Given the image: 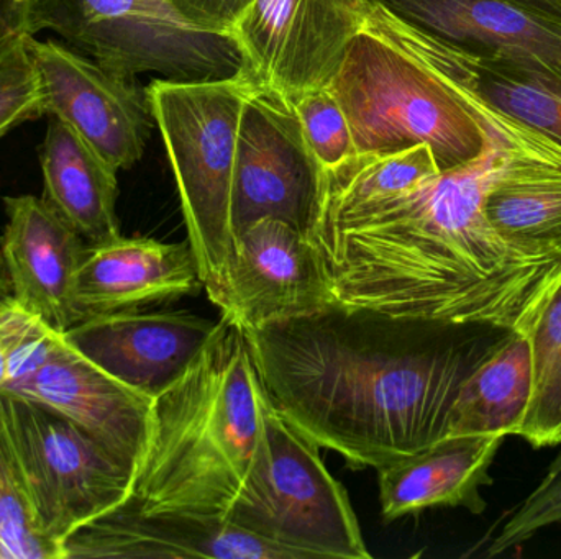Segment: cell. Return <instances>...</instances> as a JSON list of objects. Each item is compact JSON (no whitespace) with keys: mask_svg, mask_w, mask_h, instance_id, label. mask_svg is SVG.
I'll return each mask as SVG.
<instances>
[{"mask_svg":"<svg viewBox=\"0 0 561 559\" xmlns=\"http://www.w3.org/2000/svg\"><path fill=\"white\" fill-rule=\"evenodd\" d=\"M0 559H65L58 541L43 532L19 456L0 414Z\"/></svg>","mask_w":561,"mask_h":559,"instance_id":"26","label":"cell"},{"mask_svg":"<svg viewBox=\"0 0 561 559\" xmlns=\"http://www.w3.org/2000/svg\"><path fill=\"white\" fill-rule=\"evenodd\" d=\"M503 435L444 436L432 445L396 459L378 471L379 502L386 522L425 509H486L481 488L491 485L490 468Z\"/></svg>","mask_w":561,"mask_h":559,"instance_id":"20","label":"cell"},{"mask_svg":"<svg viewBox=\"0 0 561 559\" xmlns=\"http://www.w3.org/2000/svg\"><path fill=\"white\" fill-rule=\"evenodd\" d=\"M28 35V0H0V53Z\"/></svg>","mask_w":561,"mask_h":559,"instance_id":"32","label":"cell"},{"mask_svg":"<svg viewBox=\"0 0 561 559\" xmlns=\"http://www.w3.org/2000/svg\"><path fill=\"white\" fill-rule=\"evenodd\" d=\"M506 151L493 141L412 189L320 217L307 238L335 304L529 334L561 266L517 258L484 216Z\"/></svg>","mask_w":561,"mask_h":559,"instance_id":"2","label":"cell"},{"mask_svg":"<svg viewBox=\"0 0 561 559\" xmlns=\"http://www.w3.org/2000/svg\"><path fill=\"white\" fill-rule=\"evenodd\" d=\"M483 209L493 232L517 258L561 266V147L507 150Z\"/></svg>","mask_w":561,"mask_h":559,"instance_id":"19","label":"cell"},{"mask_svg":"<svg viewBox=\"0 0 561 559\" xmlns=\"http://www.w3.org/2000/svg\"><path fill=\"white\" fill-rule=\"evenodd\" d=\"M510 330L333 304L242 330L270 399L352 469H379L448 435L471 371Z\"/></svg>","mask_w":561,"mask_h":559,"instance_id":"1","label":"cell"},{"mask_svg":"<svg viewBox=\"0 0 561 559\" xmlns=\"http://www.w3.org/2000/svg\"><path fill=\"white\" fill-rule=\"evenodd\" d=\"M304 137L323 171H333L356 154L345 112L329 88L294 98Z\"/></svg>","mask_w":561,"mask_h":559,"instance_id":"27","label":"cell"},{"mask_svg":"<svg viewBox=\"0 0 561 559\" xmlns=\"http://www.w3.org/2000/svg\"><path fill=\"white\" fill-rule=\"evenodd\" d=\"M534 394L520 436L534 449L561 443V281L529 330Z\"/></svg>","mask_w":561,"mask_h":559,"instance_id":"25","label":"cell"},{"mask_svg":"<svg viewBox=\"0 0 561 559\" xmlns=\"http://www.w3.org/2000/svg\"><path fill=\"white\" fill-rule=\"evenodd\" d=\"M2 393L43 404L78 423L122 465L137 473L151 433L153 400L95 366L66 341H56L42 364L10 381Z\"/></svg>","mask_w":561,"mask_h":559,"instance_id":"13","label":"cell"},{"mask_svg":"<svg viewBox=\"0 0 561 559\" xmlns=\"http://www.w3.org/2000/svg\"><path fill=\"white\" fill-rule=\"evenodd\" d=\"M62 550L65 559H294L224 519L140 514L122 505L72 532Z\"/></svg>","mask_w":561,"mask_h":559,"instance_id":"16","label":"cell"},{"mask_svg":"<svg viewBox=\"0 0 561 559\" xmlns=\"http://www.w3.org/2000/svg\"><path fill=\"white\" fill-rule=\"evenodd\" d=\"M468 55L474 89L484 104L561 147V72L533 62Z\"/></svg>","mask_w":561,"mask_h":559,"instance_id":"23","label":"cell"},{"mask_svg":"<svg viewBox=\"0 0 561 559\" xmlns=\"http://www.w3.org/2000/svg\"><path fill=\"white\" fill-rule=\"evenodd\" d=\"M526 7L530 12L561 23V0H511Z\"/></svg>","mask_w":561,"mask_h":559,"instance_id":"33","label":"cell"},{"mask_svg":"<svg viewBox=\"0 0 561 559\" xmlns=\"http://www.w3.org/2000/svg\"><path fill=\"white\" fill-rule=\"evenodd\" d=\"M204 288L190 243L124 238L89 246L76 276L81 321L111 312L178 301Z\"/></svg>","mask_w":561,"mask_h":559,"instance_id":"17","label":"cell"},{"mask_svg":"<svg viewBox=\"0 0 561 559\" xmlns=\"http://www.w3.org/2000/svg\"><path fill=\"white\" fill-rule=\"evenodd\" d=\"M10 380L9 361H7L5 353L0 348V393L5 389L7 383Z\"/></svg>","mask_w":561,"mask_h":559,"instance_id":"34","label":"cell"},{"mask_svg":"<svg viewBox=\"0 0 561 559\" xmlns=\"http://www.w3.org/2000/svg\"><path fill=\"white\" fill-rule=\"evenodd\" d=\"M561 469V452L557 455V458L553 459L552 465L549 466V471L547 475H553V473L560 471Z\"/></svg>","mask_w":561,"mask_h":559,"instance_id":"35","label":"cell"},{"mask_svg":"<svg viewBox=\"0 0 561 559\" xmlns=\"http://www.w3.org/2000/svg\"><path fill=\"white\" fill-rule=\"evenodd\" d=\"M412 25L478 56L561 72V23L511 0H375Z\"/></svg>","mask_w":561,"mask_h":559,"instance_id":"18","label":"cell"},{"mask_svg":"<svg viewBox=\"0 0 561 559\" xmlns=\"http://www.w3.org/2000/svg\"><path fill=\"white\" fill-rule=\"evenodd\" d=\"M206 292L224 321L240 330L335 304L312 243L306 233L278 219L256 220L233 233L226 272Z\"/></svg>","mask_w":561,"mask_h":559,"instance_id":"11","label":"cell"},{"mask_svg":"<svg viewBox=\"0 0 561 559\" xmlns=\"http://www.w3.org/2000/svg\"><path fill=\"white\" fill-rule=\"evenodd\" d=\"M262 391L242 330L220 318L186 373L153 400L147 452L122 508L226 517L259 443Z\"/></svg>","mask_w":561,"mask_h":559,"instance_id":"4","label":"cell"},{"mask_svg":"<svg viewBox=\"0 0 561 559\" xmlns=\"http://www.w3.org/2000/svg\"><path fill=\"white\" fill-rule=\"evenodd\" d=\"M438 173L437 161L427 144L394 153L355 154L342 166L327 171L322 207L317 220L404 193Z\"/></svg>","mask_w":561,"mask_h":559,"instance_id":"24","label":"cell"},{"mask_svg":"<svg viewBox=\"0 0 561 559\" xmlns=\"http://www.w3.org/2000/svg\"><path fill=\"white\" fill-rule=\"evenodd\" d=\"M368 0H255L232 30L256 84L294 101L329 88Z\"/></svg>","mask_w":561,"mask_h":559,"instance_id":"10","label":"cell"},{"mask_svg":"<svg viewBox=\"0 0 561 559\" xmlns=\"http://www.w3.org/2000/svg\"><path fill=\"white\" fill-rule=\"evenodd\" d=\"M560 522L561 469L553 475H547L539 488L514 512L513 517L504 524L500 535L494 538L490 550L486 551V557L493 558L504 551L513 550L533 538L537 532Z\"/></svg>","mask_w":561,"mask_h":559,"instance_id":"30","label":"cell"},{"mask_svg":"<svg viewBox=\"0 0 561 559\" xmlns=\"http://www.w3.org/2000/svg\"><path fill=\"white\" fill-rule=\"evenodd\" d=\"M28 25L127 78L214 81L245 69L232 35L199 28L168 0H28Z\"/></svg>","mask_w":561,"mask_h":559,"instance_id":"7","label":"cell"},{"mask_svg":"<svg viewBox=\"0 0 561 559\" xmlns=\"http://www.w3.org/2000/svg\"><path fill=\"white\" fill-rule=\"evenodd\" d=\"M3 206L7 225L0 256L10 295L53 330L66 334L81 322L75 284L88 242L45 199L3 197Z\"/></svg>","mask_w":561,"mask_h":559,"instance_id":"15","label":"cell"},{"mask_svg":"<svg viewBox=\"0 0 561 559\" xmlns=\"http://www.w3.org/2000/svg\"><path fill=\"white\" fill-rule=\"evenodd\" d=\"M473 79L468 51L368 0L329 89L345 112L356 154L427 144L442 173L477 160L493 141L516 150L549 140L496 114Z\"/></svg>","mask_w":561,"mask_h":559,"instance_id":"3","label":"cell"},{"mask_svg":"<svg viewBox=\"0 0 561 559\" xmlns=\"http://www.w3.org/2000/svg\"><path fill=\"white\" fill-rule=\"evenodd\" d=\"M255 84L247 69L214 81H167L147 85L180 193L187 243L204 289L219 284L232 252L233 170L240 117Z\"/></svg>","mask_w":561,"mask_h":559,"instance_id":"5","label":"cell"},{"mask_svg":"<svg viewBox=\"0 0 561 559\" xmlns=\"http://www.w3.org/2000/svg\"><path fill=\"white\" fill-rule=\"evenodd\" d=\"M43 199L88 242L104 245L117 240L118 171L78 131L49 117L39 148Z\"/></svg>","mask_w":561,"mask_h":559,"instance_id":"21","label":"cell"},{"mask_svg":"<svg viewBox=\"0 0 561 559\" xmlns=\"http://www.w3.org/2000/svg\"><path fill=\"white\" fill-rule=\"evenodd\" d=\"M259 443L224 521L294 559H369L345 488L327 471L313 440L294 427L263 387Z\"/></svg>","mask_w":561,"mask_h":559,"instance_id":"6","label":"cell"},{"mask_svg":"<svg viewBox=\"0 0 561 559\" xmlns=\"http://www.w3.org/2000/svg\"><path fill=\"white\" fill-rule=\"evenodd\" d=\"M325 171L310 151L293 102L253 84L237 138L232 233L278 219L309 235L322 207Z\"/></svg>","mask_w":561,"mask_h":559,"instance_id":"9","label":"cell"},{"mask_svg":"<svg viewBox=\"0 0 561 559\" xmlns=\"http://www.w3.org/2000/svg\"><path fill=\"white\" fill-rule=\"evenodd\" d=\"M45 115L78 131L115 170L144 156L153 130L147 89L76 49L26 36Z\"/></svg>","mask_w":561,"mask_h":559,"instance_id":"12","label":"cell"},{"mask_svg":"<svg viewBox=\"0 0 561 559\" xmlns=\"http://www.w3.org/2000/svg\"><path fill=\"white\" fill-rule=\"evenodd\" d=\"M0 414L43 532L62 541L127 501L134 473L56 410L0 393Z\"/></svg>","mask_w":561,"mask_h":559,"instance_id":"8","label":"cell"},{"mask_svg":"<svg viewBox=\"0 0 561 559\" xmlns=\"http://www.w3.org/2000/svg\"><path fill=\"white\" fill-rule=\"evenodd\" d=\"M61 335L12 295L0 299V348L9 361V383L42 364Z\"/></svg>","mask_w":561,"mask_h":559,"instance_id":"28","label":"cell"},{"mask_svg":"<svg viewBox=\"0 0 561 559\" xmlns=\"http://www.w3.org/2000/svg\"><path fill=\"white\" fill-rule=\"evenodd\" d=\"M43 115L42 91L25 36L0 53V138Z\"/></svg>","mask_w":561,"mask_h":559,"instance_id":"29","label":"cell"},{"mask_svg":"<svg viewBox=\"0 0 561 559\" xmlns=\"http://www.w3.org/2000/svg\"><path fill=\"white\" fill-rule=\"evenodd\" d=\"M184 19L209 32L232 35L255 0H168Z\"/></svg>","mask_w":561,"mask_h":559,"instance_id":"31","label":"cell"},{"mask_svg":"<svg viewBox=\"0 0 561 559\" xmlns=\"http://www.w3.org/2000/svg\"><path fill=\"white\" fill-rule=\"evenodd\" d=\"M534 394L529 335L507 331L465 380L448 435H519Z\"/></svg>","mask_w":561,"mask_h":559,"instance_id":"22","label":"cell"},{"mask_svg":"<svg viewBox=\"0 0 561 559\" xmlns=\"http://www.w3.org/2000/svg\"><path fill=\"white\" fill-rule=\"evenodd\" d=\"M217 328L219 322L190 312L130 308L84 318L65 338L114 380L154 400L186 373Z\"/></svg>","mask_w":561,"mask_h":559,"instance_id":"14","label":"cell"}]
</instances>
